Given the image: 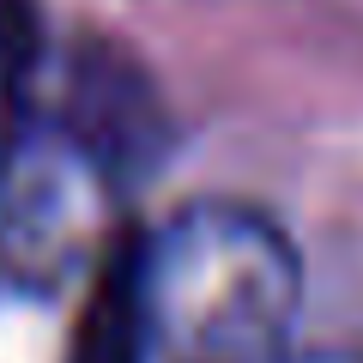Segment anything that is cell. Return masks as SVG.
<instances>
[{"label": "cell", "instance_id": "6da1fadb", "mask_svg": "<svg viewBox=\"0 0 363 363\" xmlns=\"http://www.w3.org/2000/svg\"><path fill=\"white\" fill-rule=\"evenodd\" d=\"M152 363H291L297 248L260 206L194 200L140 236Z\"/></svg>", "mask_w": 363, "mask_h": 363}, {"label": "cell", "instance_id": "7a4b0ae2", "mask_svg": "<svg viewBox=\"0 0 363 363\" xmlns=\"http://www.w3.org/2000/svg\"><path fill=\"white\" fill-rule=\"evenodd\" d=\"M116 169L61 116L18 121L0 145V285L55 297L109 255Z\"/></svg>", "mask_w": 363, "mask_h": 363}, {"label": "cell", "instance_id": "3957f363", "mask_svg": "<svg viewBox=\"0 0 363 363\" xmlns=\"http://www.w3.org/2000/svg\"><path fill=\"white\" fill-rule=\"evenodd\" d=\"M61 121L104 157L116 176L140 169L157 152V104L140 73H128V61L109 49H91L73 67V97L61 104Z\"/></svg>", "mask_w": 363, "mask_h": 363}, {"label": "cell", "instance_id": "277c9868", "mask_svg": "<svg viewBox=\"0 0 363 363\" xmlns=\"http://www.w3.org/2000/svg\"><path fill=\"white\" fill-rule=\"evenodd\" d=\"M67 363H152V333L140 309V236H116L91 272V297L79 309Z\"/></svg>", "mask_w": 363, "mask_h": 363}, {"label": "cell", "instance_id": "5b68a950", "mask_svg": "<svg viewBox=\"0 0 363 363\" xmlns=\"http://www.w3.org/2000/svg\"><path fill=\"white\" fill-rule=\"evenodd\" d=\"M297 363H363V351H315V357H297Z\"/></svg>", "mask_w": 363, "mask_h": 363}, {"label": "cell", "instance_id": "8992f818", "mask_svg": "<svg viewBox=\"0 0 363 363\" xmlns=\"http://www.w3.org/2000/svg\"><path fill=\"white\" fill-rule=\"evenodd\" d=\"M18 128V116H13V104H6V97H0V145H6V133Z\"/></svg>", "mask_w": 363, "mask_h": 363}]
</instances>
